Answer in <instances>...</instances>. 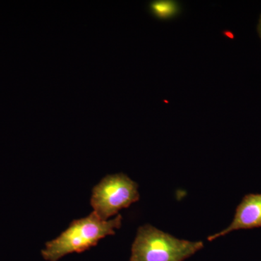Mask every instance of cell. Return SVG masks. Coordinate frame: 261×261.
<instances>
[{
	"mask_svg": "<svg viewBox=\"0 0 261 261\" xmlns=\"http://www.w3.org/2000/svg\"><path fill=\"white\" fill-rule=\"evenodd\" d=\"M261 228V194H248L244 196L235 211L232 222L222 231L211 235L208 241L242 229Z\"/></svg>",
	"mask_w": 261,
	"mask_h": 261,
	"instance_id": "4",
	"label": "cell"
},
{
	"mask_svg": "<svg viewBox=\"0 0 261 261\" xmlns=\"http://www.w3.org/2000/svg\"><path fill=\"white\" fill-rule=\"evenodd\" d=\"M121 215L115 219H101L94 212L83 219L74 220L59 237L45 244L42 250L43 258L47 261H58L68 254L80 253L96 246L99 240L116 233L121 228Z\"/></svg>",
	"mask_w": 261,
	"mask_h": 261,
	"instance_id": "1",
	"label": "cell"
},
{
	"mask_svg": "<svg viewBox=\"0 0 261 261\" xmlns=\"http://www.w3.org/2000/svg\"><path fill=\"white\" fill-rule=\"evenodd\" d=\"M148 9L151 15L161 20L172 18L179 13L180 6L177 2L171 0H156L151 2Z\"/></svg>",
	"mask_w": 261,
	"mask_h": 261,
	"instance_id": "5",
	"label": "cell"
},
{
	"mask_svg": "<svg viewBox=\"0 0 261 261\" xmlns=\"http://www.w3.org/2000/svg\"><path fill=\"white\" fill-rule=\"evenodd\" d=\"M203 247L202 242L180 240L146 224L138 228L130 261H184Z\"/></svg>",
	"mask_w": 261,
	"mask_h": 261,
	"instance_id": "2",
	"label": "cell"
},
{
	"mask_svg": "<svg viewBox=\"0 0 261 261\" xmlns=\"http://www.w3.org/2000/svg\"><path fill=\"white\" fill-rule=\"evenodd\" d=\"M257 32H258L259 36H260L261 39V15L260 18H259L258 24H257Z\"/></svg>",
	"mask_w": 261,
	"mask_h": 261,
	"instance_id": "6",
	"label": "cell"
},
{
	"mask_svg": "<svg viewBox=\"0 0 261 261\" xmlns=\"http://www.w3.org/2000/svg\"><path fill=\"white\" fill-rule=\"evenodd\" d=\"M137 183L123 173L108 175L92 190L93 212L107 221L140 198Z\"/></svg>",
	"mask_w": 261,
	"mask_h": 261,
	"instance_id": "3",
	"label": "cell"
}]
</instances>
